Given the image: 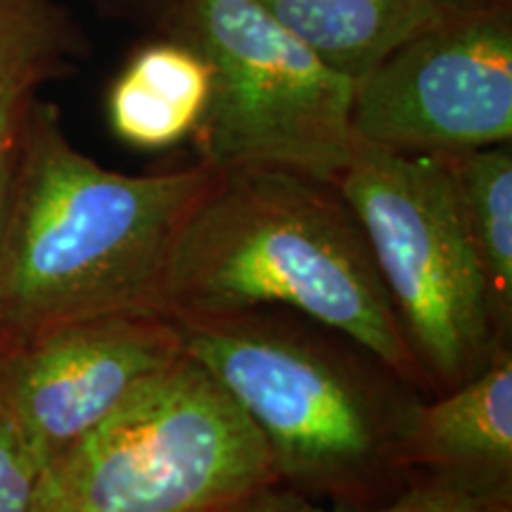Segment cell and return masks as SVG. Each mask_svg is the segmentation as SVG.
<instances>
[{
	"mask_svg": "<svg viewBox=\"0 0 512 512\" xmlns=\"http://www.w3.org/2000/svg\"><path fill=\"white\" fill-rule=\"evenodd\" d=\"M273 484L259 430L183 351L38 472L36 512H228Z\"/></svg>",
	"mask_w": 512,
	"mask_h": 512,
	"instance_id": "cell-4",
	"label": "cell"
},
{
	"mask_svg": "<svg viewBox=\"0 0 512 512\" xmlns=\"http://www.w3.org/2000/svg\"><path fill=\"white\" fill-rule=\"evenodd\" d=\"M408 467L510 494L512 477V356L503 351L491 366L437 401L415 403L406 439Z\"/></svg>",
	"mask_w": 512,
	"mask_h": 512,
	"instance_id": "cell-9",
	"label": "cell"
},
{
	"mask_svg": "<svg viewBox=\"0 0 512 512\" xmlns=\"http://www.w3.org/2000/svg\"><path fill=\"white\" fill-rule=\"evenodd\" d=\"M318 57L358 79L396 48L465 8V0H254Z\"/></svg>",
	"mask_w": 512,
	"mask_h": 512,
	"instance_id": "cell-10",
	"label": "cell"
},
{
	"mask_svg": "<svg viewBox=\"0 0 512 512\" xmlns=\"http://www.w3.org/2000/svg\"><path fill=\"white\" fill-rule=\"evenodd\" d=\"M335 188L366 233L427 384L446 392L508 351V332L467 238L446 155L358 140Z\"/></svg>",
	"mask_w": 512,
	"mask_h": 512,
	"instance_id": "cell-5",
	"label": "cell"
},
{
	"mask_svg": "<svg viewBox=\"0 0 512 512\" xmlns=\"http://www.w3.org/2000/svg\"><path fill=\"white\" fill-rule=\"evenodd\" d=\"M290 309L403 384H425L361 223L330 183L283 169L221 171L164 280L174 320Z\"/></svg>",
	"mask_w": 512,
	"mask_h": 512,
	"instance_id": "cell-2",
	"label": "cell"
},
{
	"mask_svg": "<svg viewBox=\"0 0 512 512\" xmlns=\"http://www.w3.org/2000/svg\"><path fill=\"white\" fill-rule=\"evenodd\" d=\"M76 36L55 0H0V76L38 86L72 55Z\"/></svg>",
	"mask_w": 512,
	"mask_h": 512,
	"instance_id": "cell-14",
	"label": "cell"
},
{
	"mask_svg": "<svg viewBox=\"0 0 512 512\" xmlns=\"http://www.w3.org/2000/svg\"><path fill=\"white\" fill-rule=\"evenodd\" d=\"M38 467L0 413V512H36Z\"/></svg>",
	"mask_w": 512,
	"mask_h": 512,
	"instance_id": "cell-15",
	"label": "cell"
},
{
	"mask_svg": "<svg viewBox=\"0 0 512 512\" xmlns=\"http://www.w3.org/2000/svg\"><path fill=\"white\" fill-rule=\"evenodd\" d=\"M102 15L133 24H157L164 27L181 0H91Z\"/></svg>",
	"mask_w": 512,
	"mask_h": 512,
	"instance_id": "cell-17",
	"label": "cell"
},
{
	"mask_svg": "<svg viewBox=\"0 0 512 512\" xmlns=\"http://www.w3.org/2000/svg\"><path fill=\"white\" fill-rule=\"evenodd\" d=\"M209 93L211 74L204 57L166 36L128 60L107 95V119L126 145L164 150L192 138Z\"/></svg>",
	"mask_w": 512,
	"mask_h": 512,
	"instance_id": "cell-11",
	"label": "cell"
},
{
	"mask_svg": "<svg viewBox=\"0 0 512 512\" xmlns=\"http://www.w3.org/2000/svg\"><path fill=\"white\" fill-rule=\"evenodd\" d=\"M467 238L503 330L512 328V155L508 143L446 155Z\"/></svg>",
	"mask_w": 512,
	"mask_h": 512,
	"instance_id": "cell-12",
	"label": "cell"
},
{
	"mask_svg": "<svg viewBox=\"0 0 512 512\" xmlns=\"http://www.w3.org/2000/svg\"><path fill=\"white\" fill-rule=\"evenodd\" d=\"M162 29L209 67L207 110L192 133L200 162L216 171L283 169L335 185L358 147L351 76L254 0H181Z\"/></svg>",
	"mask_w": 512,
	"mask_h": 512,
	"instance_id": "cell-6",
	"label": "cell"
},
{
	"mask_svg": "<svg viewBox=\"0 0 512 512\" xmlns=\"http://www.w3.org/2000/svg\"><path fill=\"white\" fill-rule=\"evenodd\" d=\"M183 351L252 420L278 482L339 505H373L406 470L415 403L351 356L264 311L176 320Z\"/></svg>",
	"mask_w": 512,
	"mask_h": 512,
	"instance_id": "cell-3",
	"label": "cell"
},
{
	"mask_svg": "<svg viewBox=\"0 0 512 512\" xmlns=\"http://www.w3.org/2000/svg\"><path fill=\"white\" fill-rule=\"evenodd\" d=\"M358 140L456 155L512 136V27L503 8L465 5L354 81Z\"/></svg>",
	"mask_w": 512,
	"mask_h": 512,
	"instance_id": "cell-7",
	"label": "cell"
},
{
	"mask_svg": "<svg viewBox=\"0 0 512 512\" xmlns=\"http://www.w3.org/2000/svg\"><path fill=\"white\" fill-rule=\"evenodd\" d=\"M228 512H512L510 494L482 489L460 479L432 475L387 501L373 505H337L325 508L311 501V496L273 484Z\"/></svg>",
	"mask_w": 512,
	"mask_h": 512,
	"instance_id": "cell-13",
	"label": "cell"
},
{
	"mask_svg": "<svg viewBox=\"0 0 512 512\" xmlns=\"http://www.w3.org/2000/svg\"><path fill=\"white\" fill-rule=\"evenodd\" d=\"M34 88L27 81L0 76V238H3L5 214H8L10 185L15 174L19 133L27 107L34 98Z\"/></svg>",
	"mask_w": 512,
	"mask_h": 512,
	"instance_id": "cell-16",
	"label": "cell"
},
{
	"mask_svg": "<svg viewBox=\"0 0 512 512\" xmlns=\"http://www.w3.org/2000/svg\"><path fill=\"white\" fill-rule=\"evenodd\" d=\"M183 354L164 313H117L0 347V413L38 472Z\"/></svg>",
	"mask_w": 512,
	"mask_h": 512,
	"instance_id": "cell-8",
	"label": "cell"
},
{
	"mask_svg": "<svg viewBox=\"0 0 512 512\" xmlns=\"http://www.w3.org/2000/svg\"><path fill=\"white\" fill-rule=\"evenodd\" d=\"M221 171L128 176L95 164L31 98L0 238V347L67 323L164 313L176 242ZM166 316V313H164Z\"/></svg>",
	"mask_w": 512,
	"mask_h": 512,
	"instance_id": "cell-1",
	"label": "cell"
}]
</instances>
